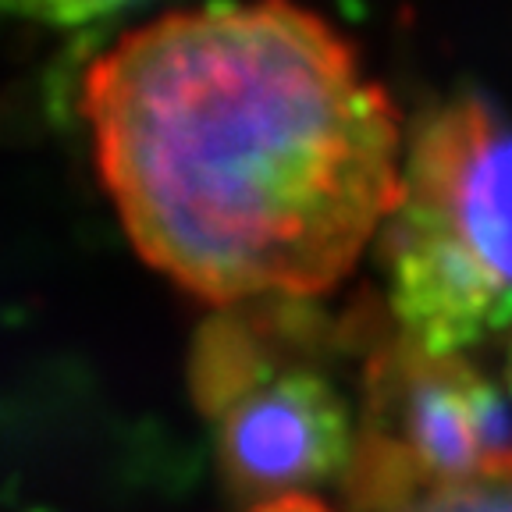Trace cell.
Returning a JSON list of instances; mask_svg holds the SVG:
<instances>
[{
    "instance_id": "8",
    "label": "cell",
    "mask_w": 512,
    "mask_h": 512,
    "mask_svg": "<svg viewBox=\"0 0 512 512\" xmlns=\"http://www.w3.org/2000/svg\"><path fill=\"white\" fill-rule=\"evenodd\" d=\"M509 402H512V345H509Z\"/></svg>"
},
{
    "instance_id": "4",
    "label": "cell",
    "mask_w": 512,
    "mask_h": 512,
    "mask_svg": "<svg viewBox=\"0 0 512 512\" xmlns=\"http://www.w3.org/2000/svg\"><path fill=\"white\" fill-rule=\"evenodd\" d=\"M512 466V402L470 363L395 338L360 370V427L345 495L402 512L434 491Z\"/></svg>"
},
{
    "instance_id": "3",
    "label": "cell",
    "mask_w": 512,
    "mask_h": 512,
    "mask_svg": "<svg viewBox=\"0 0 512 512\" xmlns=\"http://www.w3.org/2000/svg\"><path fill=\"white\" fill-rule=\"evenodd\" d=\"M313 299L221 306L196 331L189 381L228 488L249 505L313 495L352 463L360 395L331 360Z\"/></svg>"
},
{
    "instance_id": "6",
    "label": "cell",
    "mask_w": 512,
    "mask_h": 512,
    "mask_svg": "<svg viewBox=\"0 0 512 512\" xmlns=\"http://www.w3.org/2000/svg\"><path fill=\"white\" fill-rule=\"evenodd\" d=\"M139 4V0H0V8L15 11V15L36 18V22L50 25H82L96 22V18L114 15Z\"/></svg>"
},
{
    "instance_id": "7",
    "label": "cell",
    "mask_w": 512,
    "mask_h": 512,
    "mask_svg": "<svg viewBox=\"0 0 512 512\" xmlns=\"http://www.w3.org/2000/svg\"><path fill=\"white\" fill-rule=\"evenodd\" d=\"M246 512H335V509L328 502H320L317 495H292V498H278V502L246 505Z\"/></svg>"
},
{
    "instance_id": "2",
    "label": "cell",
    "mask_w": 512,
    "mask_h": 512,
    "mask_svg": "<svg viewBox=\"0 0 512 512\" xmlns=\"http://www.w3.org/2000/svg\"><path fill=\"white\" fill-rule=\"evenodd\" d=\"M381 253L402 338L434 356L512 345V121L452 100L416 125Z\"/></svg>"
},
{
    "instance_id": "5",
    "label": "cell",
    "mask_w": 512,
    "mask_h": 512,
    "mask_svg": "<svg viewBox=\"0 0 512 512\" xmlns=\"http://www.w3.org/2000/svg\"><path fill=\"white\" fill-rule=\"evenodd\" d=\"M402 512H512V466L448 484Z\"/></svg>"
},
{
    "instance_id": "1",
    "label": "cell",
    "mask_w": 512,
    "mask_h": 512,
    "mask_svg": "<svg viewBox=\"0 0 512 512\" xmlns=\"http://www.w3.org/2000/svg\"><path fill=\"white\" fill-rule=\"evenodd\" d=\"M82 111L128 239L217 310L335 288L402 189L388 93L292 0L128 32L89 64Z\"/></svg>"
}]
</instances>
